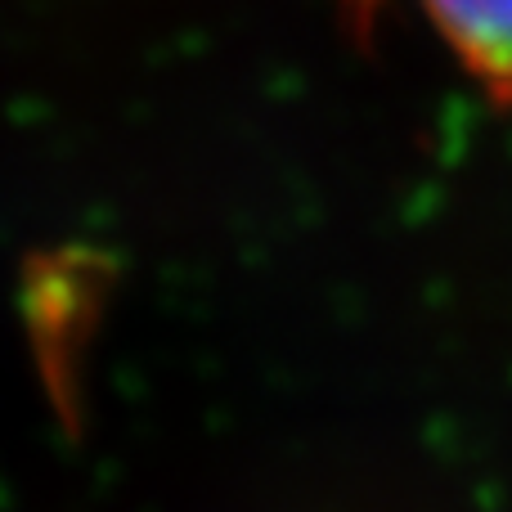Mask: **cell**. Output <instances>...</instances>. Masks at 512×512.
<instances>
[{"instance_id": "obj_1", "label": "cell", "mask_w": 512, "mask_h": 512, "mask_svg": "<svg viewBox=\"0 0 512 512\" xmlns=\"http://www.w3.org/2000/svg\"><path fill=\"white\" fill-rule=\"evenodd\" d=\"M468 68V77L495 99L512 104V0H418Z\"/></svg>"}]
</instances>
